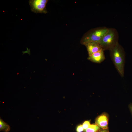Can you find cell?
<instances>
[{
    "mask_svg": "<svg viewBox=\"0 0 132 132\" xmlns=\"http://www.w3.org/2000/svg\"><path fill=\"white\" fill-rule=\"evenodd\" d=\"M111 58L120 76H124L125 52L122 46L117 43L109 50Z\"/></svg>",
    "mask_w": 132,
    "mask_h": 132,
    "instance_id": "6da1fadb",
    "label": "cell"
},
{
    "mask_svg": "<svg viewBox=\"0 0 132 132\" xmlns=\"http://www.w3.org/2000/svg\"><path fill=\"white\" fill-rule=\"evenodd\" d=\"M119 38L117 30L113 28H109L99 43L104 51L109 50L118 43Z\"/></svg>",
    "mask_w": 132,
    "mask_h": 132,
    "instance_id": "7a4b0ae2",
    "label": "cell"
},
{
    "mask_svg": "<svg viewBox=\"0 0 132 132\" xmlns=\"http://www.w3.org/2000/svg\"><path fill=\"white\" fill-rule=\"evenodd\" d=\"M108 30V28L104 26L91 29L84 34L81 40V43L82 44L90 42L99 43Z\"/></svg>",
    "mask_w": 132,
    "mask_h": 132,
    "instance_id": "3957f363",
    "label": "cell"
},
{
    "mask_svg": "<svg viewBox=\"0 0 132 132\" xmlns=\"http://www.w3.org/2000/svg\"><path fill=\"white\" fill-rule=\"evenodd\" d=\"M47 0H30L29 1L31 11L35 13H46Z\"/></svg>",
    "mask_w": 132,
    "mask_h": 132,
    "instance_id": "277c9868",
    "label": "cell"
},
{
    "mask_svg": "<svg viewBox=\"0 0 132 132\" xmlns=\"http://www.w3.org/2000/svg\"><path fill=\"white\" fill-rule=\"evenodd\" d=\"M83 44L85 45L87 49L88 56L99 51L103 50L99 42H88Z\"/></svg>",
    "mask_w": 132,
    "mask_h": 132,
    "instance_id": "5b68a950",
    "label": "cell"
},
{
    "mask_svg": "<svg viewBox=\"0 0 132 132\" xmlns=\"http://www.w3.org/2000/svg\"><path fill=\"white\" fill-rule=\"evenodd\" d=\"M104 51L102 50L93 54L88 56V59L95 63H101L105 59Z\"/></svg>",
    "mask_w": 132,
    "mask_h": 132,
    "instance_id": "8992f818",
    "label": "cell"
},
{
    "mask_svg": "<svg viewBox=\"0 0 132 132\" xmlns=\"http://www.w3.org/2000/svg\"><path fill=\"white\" fill-rule=\"evenodd\" d=\"M96 123L99 127L103 129H107L108 125L107 117L103 114L99 116L96 119Z\"/></svg>",
    "mask_w": 132,
    "mask_h": 132,
    "instance_id": "52a82bcc",
    "label": "cell"
},
{
    "mask_svg": "<svg viewBox=\"0 0 132 132\" xmlns=\"http://www.w3.org/2000/svg\"><path fill=\"white\" fill-rule=\"evenodd\" d=\"M10 129V126L0 118V131H3L4 132H8L9 131Z\"/></svg>",
    "mask_w": 132,
    "mask_h": 132,
    "instance_id": "ba28073f",
    "label": "cell"
},
{
    "mask_svg": "<svg viewBox=\"0 0 132 132\" xmlns=\"http://www.w3.org/2000/svg\"><path fill=\"white\" fill-rule=\"evenodd\" d=\"M99 130V127L96 124H92L84 131L85 132H97Z\"/></svg>",
    "mask_w": 132,
    "mask_h": 132,
    "instance_id": "9c48e42d",
    "label": "cell"
},
{
    "mask_svg": "<svg viewBox=\"0 0 132 132\" xmlns=\"http://www.w3.org/2000/svg\"><path fill=\"white\" fill-rule=\"evenodd\" d=\"M90 125L89 121H86L84 122L82 125L84 130L88 128Z\"/></svg>",
    "mask_w": 132,
    "mask_h": 132,
    "instance_id": "30bf717a",
    "label": "cell"
},
{
    "mask_svg": "<svg viewBox=\"0 0 132 132\" xmlns=\"http://www.w3.org/2000/svg\"><path fill=\"white\" fill-rule=\"evenodd\" d=\"M76 130L77 132H82L84 131L82 125H78L76 128Z\"/></svg>",
    "mask_w": 132,
    "mask_h": 132,
    "instance_id": "8fae6325",
    "label": "cell"
},
{
    "mask_svg": "<svg viewBox=\"0 0 132 132\" xmlns=\"http://www.w3.org/2000/svg\"><path fill=\"white\" fill-rule=\"evenodd\" d=\"M129 108L132 115V103L129 105Z\"/></svg>",
    "mask_w": 132,
    "mask_h": 132,
    "instance_id": "7c38bea8",
    "label": "cell"
},
{
    "mask_svg": "<svg viewBox=\"0 0 132 132\" xmlns=\"http://www.w3.org/2000/svg\"><path fill=\"white\" fill-rule=\"evenodd\" d=\"M97 132H108L107 130L105 129H103L101 130H99Z\"/></svg>",
    "mask_w": 132,
    "mask_h": 132,
    "instance_id": "4fadbf2b",
    "label": "cell"
}]
</instances>
